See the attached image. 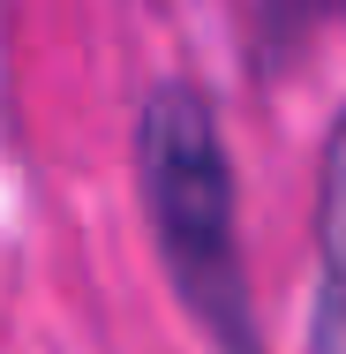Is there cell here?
<instances>
[{"mask_svg": "<svg viewBox=\"0 0 346 354\" xmlns=\"http://www.w3.org/2000/svg\"><path fill=\"white\" fill-rule=\"evenodd\" d=\"M136 189L158 241V264L218 354H264L256 294L233 226V158L218 113L196 83H151L136 113Z\"/></svg>", "mask_w": 346, "mask_h": 354, "instance_id": "6da1fadb", "label": "cell"}, {"mask_svg": "<svg viewBox=\"0 0 346 354\" xmlns=\"http://www.w3.org/2000/svg\"><path fill=\"white\" fill-rule=\"evenodd\" d=\"M309 354H346V113L331 121L324 174H316V309Z\"/></svg>", "mask_w": 346, "mask_h": 354, "instance_id": "7a4b0ae2", "label": "cell"}]
</instances>
